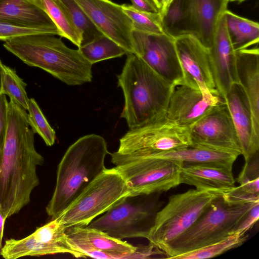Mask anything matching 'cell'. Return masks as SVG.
I'll return each instance as SVG.
<instances>
[{"label": "cell", "mask_w": 259, "mask_h": 259, "mask_svg": "<svg viewBox=\"0 0 259 259\" xmlns=\"http://www.w3.org/2000/svg\"><path fill=\"white\" fill-rule=\"evenodd\" d=\"M34 135L26 110L10 99L0 151V209L6 219L29 203L32 191L39 184L36 169L44 159L35 148Z\"/></svg>", "instance_id": "6da1fadb"}, {"label": "cell", "mask_w": 259, "mask_h": 259, "mask_svg": "<svg viewBox=\"0 0 259 259\" xmlns=\"http://www.w3.org/2000/svg\"><path fill=\"white\" fill-rule=\"evenodd\" d=\"M109 153L104 138L94 134L80 137L68 147L58 166L55 188L46 208L51 220L106 169L105 159Z\"/></svg>", "instance_id": "7a4b0ae2"}, {"label": "cell", "mask_w": 259, "mask_h": 259, "mask_svg": "<svg viewBox=\"0 0 259 259\" xmlns=\"http://www.w3.org/2000/svg\"><path fill=\"white\" fill-rule=\"evenodd\" d=\"M55 34L40 33L14 37L4 47L27 65L42 69L68 85L92 81V64L79 49L68 47Z\"/></svg>", "instance_id": "3957f363"}, {"label": "cell", "mask_w": 259, "mask_h": 259, "mask_svg": "<svg viewBox=\"0 0 259 259\" xmlns=\"http://www.w3.org/2000/svg\"><path fill=\"white\" fill-rule=\"evenodd\" d=\"M121 73L117 75L124 104L120 117L129 129L166 113L171 93L170 84L140 57L127 54Z\"/></svg>", "instance_id": "277c9868"}, {"label": "cell", "mask_w": 259, "mask_h": 259, "mask_svg": "<svg viewBox=\"0 0 259 259\" xmlns=\"http://www.w3.org/2000/svg\"><path fill=\"white\" fill-rule=\"evenodd\" d=\"M259 201L234 203L222 192L205 209L186 232L162 251L166 257H175L219 242L233 234L238 223Z\"/></svg>", "instance_id": "5b68a950"}, {"label": "cell", "mask_w": 259, "mask_h": 259, "mask_svg": "<svg viewBox=\"0 0 259 259\" xmlns=\"http://www.w3.org/2000/svg\"><path fill=\"white\" fill-rule=\"evenodd\" d=\"M161 193L127 195L88 226L118 239H147L157 213L164 205Z\"/></svg>", "instance_id": "8992f818"}, {"label": "cell", "mask_w": 259, "mask_h": 259, "mask_svg": "<svg viewBox=\"0 0 259 259\" xmlns=\"http://www.w3.org/2000/svg\"><path fill=\"white\" fill-rule=\"evenodd\" d=\"M221 193L196 189L170 196L157 213L147 239L162 250L190 228Z\"/></svg>", "instance_id": "52a82bcc"}, {"label": "cell", "mask_w": 259, "mask_h": 259, "mask_svg": "<svg viewBox=\"0 0 259 259\" xmlns=\"http://www.w3.org/2000/svg\"><path fill=\"white\" fill-rule=\"evenodd\" d=\"M128 193L116 168H106L56 219L66 229L87 227Z\"/></svg>", "instance_id": "ba28073f"}, {"label": "cell", "mask_w": 259, "mask_h": 259, "mask_svg": "<svg viewBox=\"0 0 259 259\" xmlns=\"http://www.w3.org/2000/svg\"><path fill=\"white\" fill-rule=\"evenodd\" d=\"M111 162L127 186L128 195L168 191L180 185V161L151 157L124 158L110 153Z\"/></svg>", "instance_id": "9c48e42d"}, {"label": "cell", "mask_w": 259, "mask_h": 259, "mask_svg": "<svg viewBox=\"0 0 259 259\" xmlns=\"http://www.w3.org/2000/svg\"><path fill=\"white\" fill-rule=\"evenodd\" d=\"M192 145L189 127L168 119L166 113L129 130L119 139L115 153L134 157Z\"/></svg>", "instance_id": "30bf717a"}, {"label": "cell", "mask_w": 259, "mask_h": 259, "mask_svg": "<svg viewBox=\"0 0 259 259\" xmlns=\"http://www.w3.org/2000/svg\"><path fill=\"white\" fill-rule=\"evenodd\" d=\"M66 233L70 248L82 257L116 259L147 256L144 246H134L95 228L72 227L66 229Z\"/></svg>", "instance_id": "8fae6325"}, {"label": "cell", "mask_w": 259, "mask_h": 259, "mask_svg": "<svg viewBox=\"0 0 259 259\" xmlns=\"http://www.w3.org/2000/svg\"><path fill=\"white\" fill-rule=\"evenodd\" d=\"M192 146L242 154L239 140L226 102L211 109L189 127Z\"/></svg>", "instance_id": "7c38bea8"}, {"label": "cell", "mask_w": 259, "mask_h": 259, "mask_svg": "<svg viewBox=\"0 0 259 259\" xmlns=\"http://www.w3.org/2000/svg\"><path fill=\"white\" fill-rule=\"evenodd\" d=\"M135 55L159 75L176 87L183 83V73L174 36L167 33L149 34L133 31Z\"/></svg>", "instance_id": "4fadbf2b"}, {"label": "cell", "mask_w": 259, "mask_h": 259, "mask_svg": "<svg viewBox=\"0 0 259 259\" xmlns=\"http://www.w3.org/2000/svg\"><path fill=\"white\" fill-rule=\"evenodd\" d=\"M74 1L103 35L120 46L126 54H135L132 21L121 5L110 0Z\"/></svg>", "instance_id": "5bb4252c"}, {"label": "cell", "mask_w": 259, "mask_h": 259, "mask_svg": "<svg viewBox=\"0 0 259 259\" xmlns=\"http://www.w3.org/2000/svg\"><path fill=\"white\" fill-rule=\"evenodd\" d=\"M183 73V83L219 95L212 76L208 49L192 34L174 36Z\"/></svg>", "instance_id": "9a60e30c"}, {"label": "cell", "mask_w": 259, "mask_h": 259, "mask_svg": "<svg viewBox=\"0 0 259 259\" xmlns=\"http://www.w3.org/2000/svg\"><path fill=\"white\" fill-rule=\"evenodd\" d=\"M228 2L227 0H181L182 16L174 36L192 34L209 49L218 22L227 10Z\"/></svg>", "instance_id": "2e32d148"}, {"label": "cell", "mask_w": 259, "mask_h": 259, "mask_svg": "<svg viewBox=\"0 0 259 259\" xmlns=\"http://www.w3.org/2000/svg\"><path fill=\"white\" fill-rule=\"evenodd\" d=\"M225 102V99L219 95L181 84L171 93L166 116L178 124L190 127L214 107Z\"/></svg>", "instance_id": "e0dca14e"}, {"label": "cell", "mask_w": 259, "mask_h": 259, "mask_svg": "<svg viewBox=\"0 0 259 259\" xmlns=\"http://www.w3.org/2000/svg\"><path fill=\"white\" fill-rule=\"evenodd\" d=\"M208 50L215 88L220 96L224 98L232 85L239 83L236 51L228 33L224 14L218 22Z\"/></svg>", "instance_id": "ac0fdd59"}, {"label": "cell", "mask_w": 259, "mask_h": 259, "mask_svg": "<svg viewBox=\"0 0 259 259\" xmlns=\"http://www.w3.org/2000/svg\"><path fill=\"white\" fill-rule=\"evenodd\" d=\"M239 83L248 98L252 114L251 146L253 154L259 152V51L257 46L236 51Z\"/></svg>", "instance_id": "d6986e66"}, {"label": "cell", "mask_w": 259, "mask_h": 259, "mask_svg": "<svg viewBox=\"0 0 259 259\" xmlns=\"http://www.w3.org/2000/svg\"><path fill=\"white\" fill-rule=\"evenodd\" d=\"M180 184L194 186L196 189L226 192L235 187L232 169L212 164L183 163Z\"/></svg>", "instance_id": "ffe728a7"}, {"label": "cell", "mask_w": 259, "mask_h": 259, "mask_svg": "<svg viewBox=\"0 0 259 259\" xmlns=\"http://www.w3.org/2000/svg\"><path fill=\"white\" fill-rule=\"evenodd\" d=\"M0 22L16 26L45 29L60 36L48 14L29 0H0Z\"/></svg>", "instance_id": "44dd1931"}, {"label": "cell", "mask_w": 259, "mask_h": 259, "mask_svg": "<svg viewBox=\"0 0 259 259\" xmlns=\"http://www.w3.org/2000/svg\"><path fill=\"white\" fill-rule=\"evenodd\" d=\"M224 99L239 140L241 155L247 162L256 154L252 150V114L248 98L241 84L236 83Z\"/></svg>", "instance_id": "7402d4cb"}, {"label": "cell", "mask_w": 259, "mask_h": 259, "mask_svg": "<svg viewBox=\"0 0 259 259\" xmlns=\"http://www.w3.org/2000/svg\"><path fill=\"white\" fill-rule=\"evenodd\" d=\"M238 155L225 151L203 147L189 146L186 148L155 152L140 157H151L174 160L183 163L212 164L232 169Z\"/></svg>", "instance_id": "603a6c76"}, {"label": "cell", "mask_w": 259, "mask_h": 259, "mask_svg": "<svg viewBox=\"0 0 259 259\" xmlns=\"http://www.w3.org/2000/svg\"><path fill=\"white\" fill-rule=\"evenodd\" d=\"M58 253H69L82 257L69 248L56 243H46L35 239L32 234L20 239L6 240L0 254L6 259H16L24 256H39Z\"/></svg>", "instance_id": "cb8c5ba5"}, {"label": "cell", "mask_w": 259, "mask_h": 259, "mask_svg": "<svg viewBox=\"0 0 259 259\" xmlns=\"http://www.w3.org/2000/svg\"><path fill=\"white\" fill-rule=\"evenodd\" d=\"M228 33L236 51L258 45L259 24L229 10L224 13Z\"/></svg>", "instance_id": "d4e9b609"}, {"label": "cell", "mask_w": 259, "mask_h": 259, "mask_svg": "<svg viewBox=\"0 0 259 259\" xmlns=\"http://www.w3.org/2000/svg\"><path fill=\"white\" fill-rule=\"evenodd\" d=\"M43 10L50 17L60 31V36L64 37L78 47L82 37L71 21L59 0H29Z\"/></svg>", "instance_id": "484cf974"}, {"label": "cell", "mask_w": 259, "mask_h": 259, "mask_svg": "<svg viewBox=\"0 0 259 259\" xmlns=\"http://www.w3.org/2000/svg\"><path fill=\"white\" fill-rule=\"evenodd\" d=\"M78 49L83 57L92 65L126 54L123 49L104 35L81 45Z\"/></svg>", "instance_id": "4316f807"}, {"label": "cell", "mask_w": 259, "mask_h": 259, "mask_svg": "<svg viewBox=\"0 0 259 259\" xmlns=\"http://www.w3.org/2000/svg\"><path fill=\"white\" fill-rule=\"evenodd\" d=\"M248 235L233 234L226 238L204 247L179 255L175 259H202L220 255L227 251L242 245L247 239Z\"/></svg>", "instance_id": "83f0119b"}, {"label": "cell", "mask_w": 259, "mask_h": 259, "mask_svg": "<svg viewBox=\"0 0 259 259\" xmlns=\"http://www.w3.org/2000/svg\"><path fill=\"white\" fill-rule=\"evenodd\" d=\"M125 14L132 21L134 30L149 34L166 33L163 26L162 19L159 12L142 11L132 5H121Z\"/></svg>", "instance_id": "f1b7e54d"}, {"label": "cell", "mask_w": 259, "mask_h": 259, "mask_svg": "<svg viewBox=\"0 0 259 259\" xmlns=\"http://www.w3.org/2000/svg\"><path fill=\"white\" fill-rule=\"evenodd\" d=\"M71 21L82 35L81 45L103 35L74 0H59ZM80 45V46H81Z\"/></svg>", "instance_id": "f546056e"}, {"label": "cell", "mask_w": 259, "mask_h": 259, "mask_svg": "<svg viewBox=\"0 0 259 259\" xmlns=\"http://www.w3.org/2000/svg\"><path fill=\"white\" fill-rule=\"evenodd\" d=\"M26 84L18 76L15 70L4 65L2 93L27 110L29 99L26 92Z\"/></svg>", "instance_id": "4dcf8cb0"}, {"label": "cell", "mask_w": 259, "mask_h": 259, "mask_svg": "<svg viewBox=\"0 0 259 259\" xmlns=\"http://www.w3.org/2000/svg\"><path fill=\"white\" fill-rule=\"evenodd\" d=\"M27 110L28 119L31 129L42 138L47 146L53 145L56 140L55 132L34 98L29 99Z\"/></svg>", "instance_id": "1f68e13d"}, {"label": "cell", "mask_w": 259, "mask_h": 259, "mask_svg": "<svg viewBox=\"0 0 259 259\" xmlns=\"http://www.w3.org/2000/svg\"><path fill=\"white\" fill-rule=\"evenodd\" d=\"M66 230L56 218L45 225L36 228L32 234L35 239L41 242L58 244L70 249L68 244Z\"/></svg>", "instance_id": "d6a6232c"}, {"label": "cell", "mask_w": 259, "mask_h": 259, "mask_svg": "<svg viewBox=\"0 0 259 259\" xmlns=\"http://www.w3.org/2000/svg\"><path fill=\"white\" fill-rule=\"evenodd\" d=\"M182 16L181 0H175L162 18L163 26L166 33L175 36Z\"/></svg>", "instance_id": "836d02e7"}, {"label": "cell", "mask_w": 259, "mask_h": 259, "mask_svg": "<svg viewBox=\"0 0 259 259\" xmlns=\"http://www.w3.org/2000/svg\"><path fill=\"white\" fill-rule=\"evenodd\" d=\"M40 33L55 34L48 30L22 27L0 22V40L5 41L18 36Z\"/></svg>", "instance_id": "e575fe53"}, {"label": "cell", "mask_w": 259, "mask_h": 259, "mask_svg": "<svg viewBox=\"0 0 259 259\" xmlns=\"http://www.w3.org/2000/svg\"><path fill=\"white\" fill-rule=\"evenodd\" d=\"M258 218L259 203H257L243 217L235 229L233 234H245L257 221Z\"/></svg>", "instance_id": "d590c367"}, {"label": "cell", "mask_w": 259, "mask_h": 259, "mask_svg": "<svg viewBox=\"0 0 259 259\" xmlns=\"http://www.w3.org/2000/svg\"><path fill=\"white\" fill-rule=\"evenodd\" d=\"M8 102L6 95L0 94V151L5 140L8 126Z\"/></svg>", "instance_id": "8d00e7d4"}, {"label": "cell", "mask_w": 259, "mask_h": 259, "mask_svg": "<svg viewBox=\"0 0 259 259\" xmlns=\"http://www.w3.org/2000/svg\"><path fill=\"white\" fill-rule=\"evenodd\" d=\"M132 3V6L137 10L150 12H159L151 0H130Z\"/></svg>", "instance_id": "74e56055"}, {"label": "cell", "mask_w": 259, "mask_h": 259, "mask_svg": "<svg viewBox=\"0 0 259 259\" xmlns=\"http://www.w3.org/2000/svg\"><path fill=\"white\" fill-rule=\"evenodd\" d=\"M174 1L175 0H162L161 8L159 11V13L162 18V19L165 15L168 8Z\"/></svg>", "instance_id": "f35d334b"}, {"label": "cell", "mask_w": 259, "mask_h": 259, "mask_svg": "<svg viewBox=\"0 0 259 259\" xmlns=\"http://www.w3.org/2000/svg\"><path fill=\"white\" fill-rule=\"evenodd\" d=\"M6 219L0 209V252L2 248V240L4 234V228Z\"/></svg>", "instance_id": "ab89813d"}, {"label": "cell", "mask_w": 259, "mask_h": 259, "mask_svg": "<svg viewBox=\"0 0 259 259\" xmlns=\"http://www.w3.org/2000/svg\"><path fill=\"white\" fill-rule=\"evenodd\" d=\"M4 70V64L0 60V94L2 93V76Z\"/></svg>", "instance_id": "60d3db41"}, {"label": "cell", "mask_w": 259, "mask_h": 259, "mask_svg": "<svg viewBox=\"0 0 259 259\" xmlns=\"http://www.w3.org/2000/svg\"><path fill=\"white\" fill-rule=\"evenodd\" d=\"M156 8L159 11L160 10L162 6V0H151Z\"/></svg>", "instance_id": "b9f144b4"}, {"label": "cell", "mask_w": 259, "mask_h": 259, "mask_svg": "<svg viewBox=\"0 0 259 259\" xmlns=\"http://www.w3.org/2000/svg\"><path fill=\"white\" fill-rule=\"evenodd\" d=\"M228 2H238L239 3L242 2L246 0H227Z\"/></svg>", "instance_id": "7bdbcfd3"}]
</instances>
